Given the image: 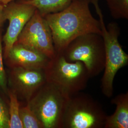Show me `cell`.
I'll return each mask as SVG.
<instances>
[{
	"label": "cell",
	"instance_id": "cell-1",
	"mask_svg": "<svg viewBox=\"0 0 128 128\" xmlns=\"http://www.w3.org/2000/svg\"><path fill=\"white\" fill-rule=\"evenodd\" d=\"M91 0H73L64 10L44 18L50 28L56 54L61 53L76 38L90 33L102 34L99 20L89 8Z\"/></svg>",
	"mask_w": 128,
	"mask_h": 128
},
{
	"label": "cell",
	"instance_id": "cell-2",
	"mask_svg": "<svg viewBox=\"0 0 128 128\" xmlns=\"http://www.w3.org/2000/svg\"><path fill=\"white\" fill-rule=\"evenodd\" d=\"M91 3L94 5L99 17L101 36L105 48V66L102 78V91L106 97L110 98L113 95V84L116 74L120 69L128 64V55L119 43L120 28L118 25L115 22H110L106 27L99 0H91Z\"/></svg>",
	"mask_w": 128,
	"mask_h": 128
},
{
	"label": "cell",
	"instance_id": "cell-3",
	"mask_svg": "<svg viewBox=\"0 0 128 128\" xmlns=\"http://www.w3.org/2000/svg\"><path fill=\"white\" fill-rule=\"evenodd\" d=\"M106 116L97 101L88 94L79 92L68 100L61 128H104Z\"/></svg>",
	"mask_w": 128,
	"mask_h": 128
},
{
	"label": "cell",
	"instance_id": "cell-4",
	"mask_svg": "<svg viewBox=\"0 0 128 128\" xmlns=\"http://www.w3.org/2000/svg\"><path fill=\"white\" fill-rule=\"evenodd\" d=\"M46 82L58 87L69 96L86 87L90 78L82 62H70L62 54H56L45 69Z\"/></svg>",
	"mask_w": 128,
	"mask_h": 128
},
{
	"label": "cell",
	"instance_id": "cell-5",
	"mask_svg": "<svg viewBox=\"0 0 128 128\" xmlns=\"http://www.w3.org/2000/svg\"><path fill=\"white\" fill-rule=\"evenodd\" d=\"M60 54L70 62H82L90 78L96 76L104 70L105 48L100 34L90 33L78 37Z\"/></svg>",
	"mask_w": 128,
	"mask_h": 128
},
{
	"label": "cell",
	"instance_id": "cell-6",
	"mask_svg": "<svg viewBox=\"0 0 128 128\" xmlns=\"http://www.w3.org/2000/svg\"><path fill=\"white\" fill-rule=\"evenodd\" d=\"M70 96L46 82L27 104L44 128H61L64 109Z\"/></svg>",
	"mask_w": 128,
	"mask_h": 128
},
{
	"label": "cell",
	"instance_id": "cell-7",
	"mask_svg": "<svg viewBox=\"0 0 128 128\" xmlns=\"http://www.w3.org/2000/svg\"><path fill=\"white\" fill-rule=\"evenodd\" d=\"M16 42L40 52L50 60L56 54L50 27L37 9L23 28Z\"/></svg>",
	"mask_w": 128,
	"mask_h": 128
},
{
	"label": "cell",
	"instance_id": "cell-8",
	"mask_svg": "<svg viewBox=\"0 0 128 128\" xmlns=\"http://www.w3.org/2000/svg\"><path fill=\"white\" fill-rule=\"evenodd\" d=\"M8 84L18 99L28 102L46 82L44 69L10 68Z\"/></svg>",
	"mask_w": 128,
	"mask_h": 128
},
{
	"label": "cell",
	"instance_id": "cell-9",
	"mask_svg": "<svg viewBox=\"0 0 128 128\" xmlns=\"http://www.w3.org/2000/svg\"><path fill=\"white\" fill-rule=\"evenodd\" d=\"M36 8L23 1L12 2L4 6L5 19L9 20V26L3 37L4 43V56L5 58L10 49L17 41L26 24L32 17Z\"/></svg>",
	"mask_w": 128,
	"mask_h": 128
},
{
	"label": "cell",
	"instance_id": "cell-10",
	"mask_svg": "<svg viewBox=\"0 0 128 128\" xmlns=\"http://www.w3.org/2000/svg\"><path fill=\"white\" fill-rule=\"evenodd\" d=\"M5 60L10 68L45 69L50 59L32 48L15 42Z\"/></svg>",
	"mask_w": 128,
	"mask_h": 128
},
{
	"label": "cell",
	"instance_id": "cell-11",
	"mask_svg": "<svg viewBox=\"0 0 128 128\" xmlns=\"http://www.w3.org/2000/svg\"><path fill=\"white\" fill-rule=\"evenodd\" d=\"M116 105L114 114L106 118L104 128H128V92L121 94L111 101Z\"/></svg>",
	"mask_w": 128,
	"mask_h": 128
},
{
	"label": "cell",
	"instance_id": "cell-12",
	"mask_svg": "<svg viewBox=\"0 0 128 128\" xmlns=\"http://www.w3.org/2000/svg\"><path fill=\"white\" fill-rule=\"evenodd\" d=\"M73 0H29L23 1L33 6L43 17L55 14L66 8Z\"/></svg>",
	"mask_w": 128,
	"mask_h": 128
},
{
	"label": "cell",
	"instance_id": "cell-13",
	"mask_svg": "<svg viewBox=\"0 0 128 128\" xmlns=\"http://www.w3.org/2000/svg\"><path fill=\"white\" fill-rule=\"evenodd\" d=\"M7 94L9 97V128H23L20 117V106L18 96L10 89H8Z\"/></svg>",
	"mask_w": 128,
	"mask_h": 128
},
{
	"label": "cell",
	"instance_id": "cell-14",
	"mask_svg": "<svg viewBox=\"0 0 128 128\" xmlns=\"http://www.w3.org/2000/svg\"><path fill=\"white\" fill-rule=\"evenodd\" d=\"M20 117L23 128H44L41 122L28 104L20 107Z\"/></svg>",
	"mask_w": 128,
	"mask_h": 128
},
{
	"label": "cell",
	"instance_id": "cell-15",
	"mask_svg": "<svg viewBox=\"0 0 128 128\" xmlns=\"http://www.w3.org/2000/svg\"><path fill=\"white\" fill-rule=\"evenodd\" d=\"M112 16L115 19L128 18V0H105Z\"/></svg>",
	"mask_w": 128,
	"mask_h": 128
},
{
	"label": "cell",
	"instance_id": "cell-16",
	"mask_svg": "<svg viewBox=\"0 0 128 128\" xmlns=\"http://www.w3.org/2000/svg\"><path fill=\"white\" fill-rule=\"evenodd\" d=\"M2 31L0 29V88L4 93L8 92V82L7 75L5 71L3 64V54L2 46Z\"/></svg>",
	"mask_w": 128,
	"mask_h": 128
},
{
	"label": "cell",
	"instance_id": "cell-17",
	"mask_svg": "<svg viewBox=\"0 0 128 128\" xmlns=\"http://www.w3.org/2000/svg\"><path fill=\"white\" fill-rule=\"evenodd\" d=\"M0 128H9L8 107L0 96Z\"/></svg>",
	"mask_w": 128,
	"mask_h": 128
},
{
	"label": "cell",
	"instance_id": "cell-18",
	"mask_svg": "<svg viewBox=\"0 0 128 128\" xmlns=\"http://www.w3.org/2000/svg\"><path fill=\"white\" fill-rule=\"evenodd\" d=\"M4 5L0 4V29L2 27L4 23V22L6 20L5 19L4 14Z\"/></svg>",
	"mask_w": 128,
	"mask_h": 128
},
{
	"label": "cell",
	"instance_id": "cell-19",
	"mask_svg": "<svg viewBox=\"0 0 128 128\" xmlns=\"http://www.w3.org/2000/svg\"><path fill=\"white\" fill-rule=\"evenodd\" d=\"M15 0H0V4H2L4 5H7L10 2L15 1ZM20 0V1H28L29 0Z\"/></svg>",
	"mask_w": 128,
	"mask_h": 128
}]
</instances>
